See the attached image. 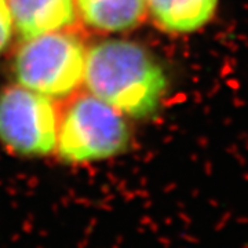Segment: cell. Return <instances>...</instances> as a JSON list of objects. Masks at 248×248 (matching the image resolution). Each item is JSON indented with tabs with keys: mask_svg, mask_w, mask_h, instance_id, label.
<instances>
[{
	"mask_svg": "<svg viewBox=\"0 0 248 248\" xmlns=\"http://www.w3.org/2000/svg\"><path fill=\"white\" fill-rule=\"evenodd\" d=\"M86 89L120 113L135 119L159 109L167 89L164 69L145 47L127 40H108L86 54Z\"/></svg>",
	"mask_w": 248,
	"mask_h": 248,
	"instance_id": "6da1fadb",
	"label": "cell"
},
{
	"mask_svg": "<svg viewBox=\"0 0 248 248\" xmlns=\"http://www.w3.org/2000/svg\"><path fill=\"white\" fill-rule=\"evenodd\" d=\"M130 143V130L123 113L93 95L75 91L60 108V127L55 152L72 164L115 157Z\"/></svg>",
	"mask_w": 248,
	"mask_h": 248,
	"instance_id": "7a4b0ae2",
	"label": "cell"
},
{
	"mask_svg": "<svg viewBox=\"0 0 248 248\" xmlns=\"http://www.w3.org/2000/svg\"><path fill=\"white\" fill-rule=\"evenodd\" d=\"M86 48L66 31L27 39L14 58L13 71L19 86L46 97H69L84 79Z\"/></svg>",
	"mask_w": 248,
	"mask_h": 248,
	"instance_id": "3957f363",
	"label": "cell"
},
{
	"mask_svg": "<svg viewBox=\"0 0 248 248\" xmlns=\"http://www.w3.org/2000/svg\"><path fill=\"white\" fill-rule=\"evenodd\" d=\"M60 108L50 97L24 86L0 93V142L16 155L42 157L55 152Z\"/></svg>",
	"mask_w": 248,
	"mask_h": 248,
	"instance_id": "277c9868",
	"label": "cell"
},
{
	"mask_svg": "<svg viewBox=\"0 0 248 248\" xmlns=\"http://www.w3.org/2000/svg\"><path fill=\"white\" fill-rule=\"evenodd\" d=\"M7 4L24 40L62 31L78 19L76 0H7Z\"/></svg>",
	"mask_w": 248,
	"mask_h": 248,
	"instance_id": "5b68a950",
	"label": "cell"
},
{
	"mask_svg": "<svg viewBox=\"0 0 248 248\" xmlns=\"http://www.w3.org/2000/svg\"><path fill=\"white\" fill-rule=\"evenodd\" d=\"M153 22L169 33H193L207 27L217 14L219 0H146Z\"/></svg>",
	"mask_w": 248,
	"mask_h": 248,
	"instance_id": "8992f818",
	"label": "cell"
},
{
	"mask_svg": "<svg viewBox=\"0 0 248 248\" xmlns=\"http://www.w3.org/2000/svg\"><path fill=\"white\" fill-rule=\"evenodd\" d=\"M78 17L99 32H124L148 16L146 0H76Z\"/></svg>",
	"mask_w": 248,
	"mask_h": 248,
	"instance_id": "52a82bcc",
	"label": "cell"
},
{
	"mask_svg": "<svg viewBox=\"0 0 248 248\" xmlns=\"http://www.w3.org/2000/svg\"><path fill=\"white\" fill-rule=\"evenodd\" d=\"M13 27L14 25H13V18H11L7 0H0V54L9 46Z\"/></svg>",
	"mask_w": 248,
	"mask_h": 248,
	"instance_id": "ba28073f",
	"label": "cell"
}]
</instances>
